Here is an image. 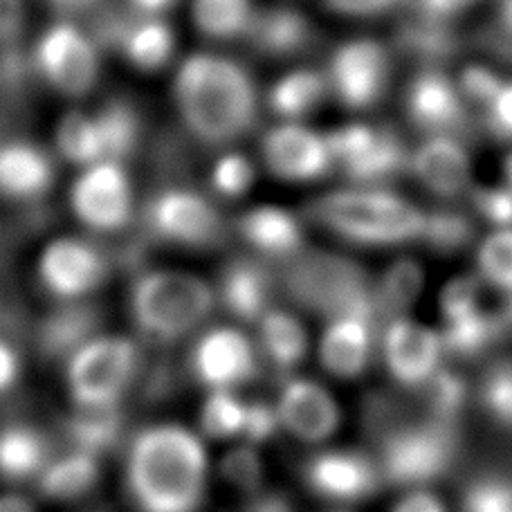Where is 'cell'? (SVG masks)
<instances>
[{
	"label": "cell",
	"instance_id": "cell-1",
	"mask_svg": "<svg viewBox=\"0 0 512 512\" xmlns=\"http://www.w3.org/2000/svg\"><path fill=\"white\" fill-rule=\"evenodd\" d=\"M173 102L187 131L209 146H230L259 120V88L250 70L216 52H196L173 77Z\"/></svg>",
	"mask_w": 512,
	"mask_h": 512
},
{
	"label": "cell",
	"instance_id": "cell-2",
	"mask_svg": "<svg viewBox=\"0 0 512 512\" xmlns=\"http://www.w3.org/2000/svg\"><path fill=\"white\" fill-rule=\"evenodd\" d=\"M207 477L203 438L185 425H151L128 447L126 486L140 512H198Z\"/></svg>",
	"mask_w": 512,
	"mask_h": 512
},
{
	"label": "cell",
	"instance_id": "cell-3",
	"mask_svg": "<svg viewBox=\"0 0 512 512\" xmlns=\"http://www.w3.org/2000/svg\"><path fill=\"white\" fill-rule=\"evenodd\" d=\"M369 434L376 445L373 459L384 483L400 488H427L441 481L459 461V425L429 414L409 416L398 400L376 396L367 411Z\"/></svg>",
	"mask_w": 512,
	"mask_h": 512
},
{
	"label": "cell",
	"instance_id": "cell-4",
	"mask_svg": "<svg viewBox=\"0 0 512 512\" xmlns=\"http://www.w3.org/2000/svg\"><path fill=\"white\" fill-rule=\"evenodd\" d=\"M310 216L342 239L369 245V248H391L420 241L425 225V212L387 187L353 185L319 196L310 205Z\"/></svg>",
	"mask_w": 512,
	"mask_h": 512
},
{
	"label": "cell",
	"instance_id": "cell-5",
	"mask_svg": "<svg viewBox=\"0 0 512 512\" xmlns=\"http://www.w3.org/2000/svg\"><path fill=\"white\" fill-rule=\"evenodd\" d=\"M283 288L299 306L324 315L326 319L367 315L378 322L373 283L364 268L346 256L301 250L297 256L288 259Z\"/></svg>",
	"mask_w": 512,
	"mask_h": 512
},
{
	"label": "cell",
	"instance_id": "cell-6",
	"mask_svg": "<svg viewBox=\"0 0 512 512\" xmlns=\"http://www.w3.org/2000/svg\"><path fill=\"white\" fill-rule=\"evenodd\" d=\"M216 304L205 279L182 270H151L131 290V315L153 340L176 342L203 326Z\"/></svg>",
	"mask_w": 512,
	"mask_h": 512
},
{
	"label": "cell",
	"instance_id": "cell-7",
	"mask_svg": "<svg viewBox=\"0 0 512 512\" xmlns=\"http://www.w3.org/2000/svg\"><path fill=\"white\" fill-rule=\"evenodd\" d=\"M137 371V346L124 335H93L66 360V387L77 407H117Z\"/></svg>",
	"mask_w": 512,
	"mask_h": 512
},
{
	"label": "cell",
	"instance_id": "cell-8",
	"mask_svg": "<svg viewBox=\"0 0 512 512\" xmlns=\"http://www.w3.org/2000/svg\"><path fill=\"white\" fill-rule=\"evenodd\" d=\"M335 164L353 185L387 187L409 171V151L402 137L389 126L346 124L326 133Z\"/></svg>",
	"mask_w": 512,
	"mask_h": 512
},
{
	"label": "cell",
	"instance_id": "cell-9",
	"mask_svg": "<svg viewBox=\"0 0 512 512\" xmlns=\"http://www.w3.org/2000/svg\"><path fill=\"white\" fill-rule=\"evenodd\" d=\"M34 70L57 93L88 95L99 79V45L70 21L52 23L34 45Z\"/></svg>",
	"mask_w": 512,
	"mask_h": 512
},
{
	"label": "cell",
	"instance_id": "cell-10",
	"mask_svg": "<svg viewBox=\"0 0 512 512\" xmlns=\"http://www.w3.org/2000/svg\"><path fill=\"white\" fill-rule=\"evenodd\" d=\"M328 93L351 111L376 106L391 79V52L376 39H353L337 45L326 68Z\"/></svg>",
	"mask_w": 512,
	"mask_h": 512
},
{
	"label": "cell",
	"instance_id": "cell-11",
	"mask_svg": "<svg viewBox=\"0 0 512 512\" xmlns=\"http://www.w3.org/2000/svg\"><path fill=\"white\" fill-rule=\"evenodd\" d=\"M405 111L427 137L447 135L465 142L474 131L472 108L445 68H418L407 86Z\"/></svg>",
	"mask_w": 512,
	"mask_h": 512
},
{
	"label": "cell",
	"instance_id": "cell-12",
	"mask_svg": "<svg viewBox=\"0 0 512 512\" xmlns=\"http://www.w3.org/2000/svg\"><path fill=\"white\" fill-rule=\"evenodd\" d=\"M70 207L88 230H122L133 216V185L124 164L99 160L81 167L70 189Z\"/></svg>",
	"mask_w": 512,
	"mask_h": 512
},
{
	"label": "cell",
	"instance_id": "cell-13",
	"mask_svg": "<svg viewBox=\"0 0 512 512\" xmlns=\"http://www.w3.org/2000/svg\"><path fill=\"white\" fill-rule=\"evenodd\" d=\"M149 223L160 239L185 248H212L225 234L223 216L194 189L171 187L149 205Z\"/></svg>",
	"mask_w": 512,
	"mask_h": 512
},
{
	"label": "cell",
	"instance_id": "cell-14",
	"mask_svg": "<svg viewBox=\"0 0 512 512\" xmlns=\"http://www.w3.org/2000/svg\"><path fill=\"white\" fill-rule=\"evenodd\" d=\"M106 261L93 243L77 236H59L45 245L39 256L43 288L59 301H81L102 286Z\"/></svg>",
	"mask_w": 512,
	"mask_h": 512
},
{
	"label": "cell",
	"instance_id": "cell-15",
	"mask_svg": "<svg viewBox=\"0 0 512 512\" xmlns=\"http://www.w3.org/2000/svg\"><path fill=\"white\" fill-rule=\"evenodd\" d=\"M263 160L274 176L310 182L326 176L335 164L326 135L299 122H281L263 135Z\"/></svg>",
	"mask_w": 512,
	"mask_h": 512
},
{
	"label": "cell",
	"instance_id": "cell-16",
	"mask_svg": "<svg viewBox=\"0 0 512 512\" xmlns=\"http://www.w3.org/2000/svg\"><path fill=\"white\" fill-rule=\"evenodd\" d=\"M443 353L441 333L414 319L396 317L382 326L384 364L405 387H423L441 369Z\"/></svg>",
	"mask_w": 512,
	"mask_h": 512
},
{
	"label": "cell",
	"instance_id": "cell-17",
	"mask_svg": "<svg viewBox=\"0 0 512 512\" xmlns=\"http://www.w3.org/2000/svg\"><path fill=\"white\" fill-rule=\"evenodd\" d=\"M259 358L250 337L239 328L207 331L191 353V369L207 389H236L256 376Z\"/></svg>",
	"mask_w": 512,
	"mask_h": 512
},
{
	"label": "cell",
	"instance_id": "cell-18",
	"mask_svg": "<svg viewBox=\"0 0 512 512\" xmlns=\"http://www.w3.org/2000/svg\"><path fill=\"white\" fill-rule=\"evenodd\" d=\"M306 481L317 495L342 504L371 497L384 486L373 454L360 450H326L306 463Z\"/></svg>",
	"mask_w": 512,
	"mask_h": 512
},
{
	"label": "cell",
	"instance_id": "cell-19",
	"mask_svg": "<svg viewBox=\"0 0 512 512\" xmlns=\"http://www.w3.org/2000/svg\"><path fill=\"white\" fill-rule=\"evenodd\" d=\"M393 30V48L418 68H445L463 50V36L450 18L423 12L411 0Z\"/></svg>",
	"mask_w": 512,
	"mask_h": 512
},
{
	"label": "cell",
	"instance_id": "cell-20",
	"mask_svg": "<svg viewBox=\"0 0 512 512\" xmlns=\"http://www.w3.org/2000/svg\"><path fill=\"white\" fill-rule=\"evenodd\" d=\"M277 411L281 427L308 443L326 441L340 425V409L322 384L292 378L281 387Z\"/></svg>",
	"mask_w": 512,
	"mask_h": 512
},
{
	"label": "cell",
	"instance_id": "cell-21",
	"mask_svg": "<svg viewBox=\"0 0 512 512\" xmlns=\"http://www.w3.org/2000/svg\"><path fill=\"white\" fill-rule=\"evenodd\" d=\"M409 171L441 198L461 196L472 182V162L463 140L434 135L409 155Z\"/></svg>",
	"mask_w": 512,
	"mask_h": 512
},
{
	"label": "cell",
	"instance_id": "cell-22",
	"mask_svg": "<svg viewBox=\"0 0 512 512\" xmlns=\"http://www.w3.org/2000/svg\"><path fill=\"white\" fill-rule=\"evenodd\" d=\"M376 326V319L367 315H342L328 319L322 349H319L324 367L340 378L362 376L373 355Z\"/></svg>",
	"mask_w": 512,
	"mask_h": 512
},
{
	"label": "cell",
	"instance_id": "cell-23",
	"mask_svg": "<svg viewBox=\"0 0 512 512\" xmlns=\"http://www.w3.org/2000/svg\"><path fill=\"white\" fill-rule=\"evenodd\" d=\"M250 43L265 57H292L304 52L315 39V27L301 9L292 5L256 7L248 34Z\"/></svg>",
	"mask_w": 512,
	"mask_h": 512
},
{
	"label": "cell",
	"instance_id": "cell-24",
	"mask_svg": "<svg viewBox=\"0 0 512 512\" xmlns=\"http://www.w3.org/2000/svg\"><path fill=\"white\" fill-rule=\"evenodd\" d=\"M54 164L41 146L14 140L0 146V194L12 200H36L52 187Z\"/></svg>",
	"mask_w": 512,
	"mask_h": 512
},
{
	"label": "cell",
	"instance_id": "cell-25",
	"mask_svg": "<svg viewBox=\"0 0 512 512\" xmlns=\"http://www.w3.org/2000/svg\"><path fill=\"white\" fill-rule=\"evenodd\" d=\"M274 279L265 265L252 259H236L221 274L218 299L234 317L259 322L272 308Z\"/></svg>",
	"mask_w": 512,
	"mask_h": 512
},
{
	"label": "cell",
	"instance_id": "cell-26",
	"mask_svg": "<svg viewBox=\"0 0 512 512\" xmlns=\"http://www.w3.org/2000/svg\"><path fill=\"white\" fill-rule=\"evenodd\" d=\"M243 241L270 259H292L304 250V230L288 209L261 205L245 212L239 221Z\"/></svg>",
	"mask_w": 512,
	"mask_h": 512
},
{
	"label": "cell",
	"instance_id": "cell-27",
	"mask_svg": "<svg viewBox=\"0 0 512 512\" xmlns=\"http://www.w3.org/2000/svg\"><path fill=\"white\" fill-rule=\"evenodd\" d=\"M117 48L137 70L155 72L167 66L176 52V34L162 16L142 14L128 23Z\"/></svg>",
	"mask_w": 512,
	"mask_h": 512
},
{
	"label": "cell",
	"instance_id": "cell-28",
	"mask_svg": "<svg viewBox=\"0 0 512 512\" xmlns=\"http://www.w3.org/2000/svg\"><path fill=\"white\" fill-rule=\"evenodd\" d=\"M50 461V445L39 429L7 425L0 429V477L7 481L36 479Z\"/></svg>",
	"mask_w": 512,
	"mask_h": 512
},
{
	"label": "cell",
	"instance_id": "cell-29",
	"mask_svg": "<svg viewBox=\"0 0 512 512\" xmlns=\"http://www.w3.org/2000/svg\"><path fill=\"white\" fill-rule=\"evenodd\" d=\"M328 93L326 72L297 68L283 75L268 90V106L283 122H299L322 104Z\"/></svg>",
	"mask_w": 512,
	"mask_h": 512
},
{
	"label": "cell",
	"instance_id": "cell-30",
	"mask_svg": "<svg viewBox=\"0 0 512 512\" xmlns=\"http://www.w3.org/2000/svg\"><path fill=\"white\" fill-rule=\"evenodd\" d=\"M36 479H39V488L48 499H79L93 490L99 479V456L75 447L68 454L50 459Z\"/></svg>",
	"mask_w": 512,
	"mask_h": 512
},
{
	"label": "cell",
	"instance_id": "cell-31",
	"mask_svg": "<svg viewBox=\"0 0 512 512\" xmlns=\"http://www.w3.org/2000/svg\"><path fill=\"white\" fill-rule=\"evenodd\" d=\"M256 324H259L261 351L279 371L295 369L304 360L308 337L295 315L272 306Z\"/></svg>",
	"mask_w": 512,
	"mask_h": 512
},
{
	"label": "cell",
	"instance_id": "cell-32",
	"mask_svg": "<svg viewBox=\"0 0 512 512\" xmlns=\"http://www.w3.org/2000/svg\"><path fill=\"white\" fill-rule=\"evenodd\" d=\"M423 288V268L411 259H400L384 272L378 286H373L378 322L384 326L391 319L405 317Z\"/></svg>",
	"mask_w": 512,
	"mask_h": 512
},
{
	"label": "cell",
	"instance_id": "cell-33",
	"mask_svg": "<svg viewBox=\"0 0 512 512\" xmlns=\"http://www.w3.org/2000/svg\"><path fill=\"white\" fill-rule=\"evenodd\" d=\"M254 0H191V18L212 39L245 36L254 21Z\"/></svg>",
	"mask_w": 512,
	"mask_h": 512
},
{
	"label": "cell",
	"instance_id": "cell-34",
	"mask_svg": "<svg viewBox=\"0 0 512 512\" xmlns=\"http://www.w3.org/2000/svg\"><path fill=\"white\" fill-rule=\"evenodd\" d=\"M104 146V160L124 162L140 142V115L124 99H111L95 113Z\"/></svg>",
	"mask_w": 512,
	"mask_h": 512
},
{
	"label": "cell",
	"instance_id": "cell-35",
	"mask_svg": "<svg viewBox=\"0 0 512 512\" xmlns=\"http://www.w3.org/2000/svg\"><path fill=\"white\" fill-rule=\"evenodd\" d=\"M441 337L445 351L461 355V358H474L504 340L495 313H486L483 308L445 322Z\"/></svg>",
	"mask_w": 512,
	"mask_h": 512
},
{
	"label": "cell",
	"instance_id": "cell-36",
	"mask_svg": "<svg viewBox=\"0 0 512 512\" xmlns=\"http://www.w3.org/2000/svg\"><path fill=\"white\" fill-rule=\"evenodd\" d=\"M57 149L68 162L77 167L104 160V146L95 113L70 111L57 124Z\"/></svg>",
	"mask_w": 512,
	"mask_h": 512
},
{
	"label": "cell",
	"instance_id": "cell-37",
	"mask_svg": "<svg viewBox=\"0 0 512 512\" xmlns=\"http://www.w3.org/2000/svg\"><path fill=\"white\" fill-rule=\"evenodd\" d=\"M248 402L236 396L234 389H209L200 407V427L209 438H239L245 423Z\"/></svg>",
	"mask_w": 512,
	"mask_h": 512
},
{
	"label": "cell",
	"instance_id": "cell-38",
	"mask_svg": "<svg viewBox=\"0 0 512 512\" xmlns=\"http://www.w3.org/2000/svg\"><path fill=\"white\" fill-rule=\"evenodd\" d=\"M425 398V414L434 416L445 423L459 425V418L468 402V384L461 376L452 371L438 369L432 378H429L423 387Z\"/></svg>",
	"mask_w": 512,
	"mask_h": 512
},
{
	"label": "cell",
	"instance_id": "cell-39",
	"mask_svg": "<svg viewBox=\"0 0 512 512\" xmlns=\"http://www.w3.org/2000/svg\"><path fill=\"white\" fill-rule=\"evenodd\" d=\"M70 434L75 438V447L99 456L120 434L117 407H77Z\"/></svg>",
	"mask_w": 512,
	"mask_h": 512
},
{
	"label": "cell",
	"instance_id": "cell-40",
	"mask_svg": "<svg viewBox=\"0 0 512 512\" xmlns=\"http://www.w3.org/2000/svg\"><path fill=\"white\" fill-rule=\"evenodd\" d=\"M474 227L465 214L456 209H434L425 214V225L420 241L438 254H454L472 241Z\"/></svg>",
	"mask_w": 512,
	"mask_h": 512
},
{
	"label": "cell",
	"instance_id": "cell-41",
	"mask_svg": "<svg viewBox=\"0 0 512 512\" xmlns=\"http://www.w3.org/2000/svg\"><path fill=\"white\" fill-rule=\"evenodd\" d=\"M90 324H93V317L84 306H79V301H66V306L45 326V346L54 353L70 355L93 337V333H88Z\"/></svg>",
	"mask_w": 512,
	"mask_h": 512
},
{
	"label": "cell",
	"instance_id": "cell-42",
	"mask_svg": "<svg viewBox=\"0 0 512 512\" xmlns=\"http://www.w3.org/2000/svg\"><path fill=\"white\" fill-rule=\"evenodd\" d=\"M479 272L490 286L512 292V230H497L479 248Z\"/></svg>",
	"mask_w": 512,
	"mask_h": 512
},
{
	"label": "cell",
	"instance_id": "cell-43",
	"mask_svg": "<svg viewBox=\"0 0 512 512\" xmlns=\"http://www.w3.org/2000/svg\"><path fill=\"white\" fill-rule=\"evenodd\" d=\"M209 182L218 196L241 198L254 185V164L239 151H225L214 162Z\"/></svg>",
	"mask_w": 512,
	"mask_h": 512
},
{
	"label": "cell",
	"instance_id": "cell-44",
	"mask_svg": "<svg viewBox=\"0 0 512 512\" xmlns=\"http://www.w3.org/2000/svg\"><path fill=\"white\" fill-rule=\"evenodd\" d=\"M463 512H512V479L488 474L465 490Z\"/></svg>",
	"mask_w": 512,
	"mask_h": 512
},
{
	"label": "cell",
	"instance_id": "cell-45",
	"mask_svg": "<svg viewBox=\"0 0 512 512\" xmlns=\"http://www.w3.org/2000/svg\"><path fill=\"white\" fill-rule=\"evenodd\" d=\"M481 400L497 423L512 427V362H499L486 373Z\"/></svg>",
	"mask_w": 512,
	"mask_h": 512
},
{
	"label": "cell",
	"instance_id": "cell-46",
	"mask_svg": "<svg viewBox=\"0 0 512 512\" xmlns=\"http://www.w3.org/2000/svg\"><path fill=\"white\" fill-rule=\"evenodd\" d=\"M506 77H501L495 68L486 66V63H470L461 70V75L456 77V84H459V90L465 97V102L470 104V108H479L483 111L492 97L497 95V90L504 84Z\"/></svg>",
	"mask_w": 512,
	"mask_h": 512
},
{
	"label": "cell",
	"instance_id": "cell-47",
	"mask_svg": "<svg viewBox=\"0 0 512 512\" xmlns=\"http://www.w3.org/2000/svg\"><path fill=\"white\" fill-rule=\"evenodd\" d=\"M223 474L225 479L234 483L241 490H254L259 488L263 477V465L259 454H256L254 445L245 443L243 447H236L223 461Z\"/></svg>",
	"mask_w": 512,
	"mask_h": 512
},
{
	"label": "cell",
	"instance_id": "cell-48",
	"mask_svg": "<svg viewBox=\"0 0 512 512\" xmlns=\"http://www.w3.org/2000/svg\"><path fill=\"white\" fill-rule=\"evenodd\" d=\"M479 308H481V279L477 277L454 279L450 286L443 290L441 310H443L445 322L463 315H470Z\"/></svg>",
	"mask_w": 512,
	"mask_h": 512
},
{
	"label": "cell",
	"instance_id": "cell-49",
	"mask_svg": "<svg viewBox=\"0 0 512 512\" xmlns=\"http://www.w3.org/2000/svg\"><path fill=\"white\" fill-rule=\"evenodd\" d=\"M481 41L495 57L512 61V0H495V12L483 27Z\"/></svg>",
	"mask_w": 512,
	"mask_h": 512
},
{
	"label": "cell",
	"instance_id": "cell-50",
	"mask_svg": "<svg viewBox=\"0 0 512 512\" xmlns=\"http://www.w3.org/2000/svg\"><path fill=\"white\" fill-rule=\"evenodd\" d=\"M474 207L488 223L499 230H512V189L506 187H477L472 191Z\"/></svg>",
	"mask_w": 512,
	"mask_h": 512
},
{
	"label": "cell",
	"instance_id": "cell-51",
	"mask_svg": "<svg viewBox=\"0 0 512 512\" xmlns=\"http://www.w3.org/2000/svg\"><path fill=\"white\" fill-rule=\"evenodd\" d=\"M281 420L277 405H268V402H248L245 409V423L241 438L248 445H261L279 432Z\"/></svg>",
	"mask_w": 512,
	"mask_h": 512
},
{
	"label": "cell",
	"instance_id": "cell-52",
	"mask_svg": "<svg viewBox=\"0 0 512 512\" xmlns=\"http://www.w3.org/2000/svg\"><path fill=\"white\" fill-rule=\"evenodd\" d=\"M483 122L499 140L512 142V79H504L492 102L483 108Z\"/></svg>",
	"mask_w": 512,
	"mask_h": 512
},
{
	"label": "cell",
	"instance_id": "cell-53",
	"mask_svg": "<svg viewBox=\"0 0 512 512\" xmlns=\"http://www.w3.org/2000/svg\"><path fill=\"white\" fill-rule=\"evenodd\" d=\"M409 0H324V5L333 14L351 16V18H371L389 12L405 9Z\"/></svg>",
	"mask_w": 512,
	"mask_h": 512
},
{
	"label": "cell",
	"instance_id": "cell-54",
	"mask_svg": "<svg viewBox=\"0 0 512 512\" xmlns=\"http://www.w3.org/2000/svg\"><path fill=\"white\" fill-rule=\"evenodd\" d=\"M25 18L23 0H0V43L14 41L21 34Z\"/></svg>",
	"mask_w": 512,
	"mask_h": 512
},
{
	"label": "cell",
	"instance_id": "cell-55",
	"mask_svg": "<svg viewBox=\"0 0 512 512\" xmlns=\"http://www.w3.org/2000/svg\"><path fill=\"white\" fill-rule=\"evenodd\" d=\"M21 378V355L12 344L0 340V393L14 387Z\"/></svg>",
	"mask_w": 512,
	"mask_h": 512
},
{
	"label": "cell",
	"instance_id": "cell-56",
	"mask_svg": "<svg viewBox=\"0 0 512 512\" xmlns=\"http://www.w3.org/2000/svg\"><path fill=\"white\" fill-rule=\"evenodd\" d=\"M474 3L477 0H411V5L423 9V12L438 18H450V21H456V16H461Z\"/></svg>",
	"mask_w": 512,
	"mask_h": 512
},
{
	"label": "cell",
	"instance_id": "cell-57",
	"mask_svg": "<svg viewBox=\"0 0 512 512\" xmlns=\"http://www.w3.org/2000/svg\"><path fill=\"white\" fill-rule=\"evenodd\" d=\"M241 512H297L295 504L281 492H261Z\"/></svg>",
	"mask_w": 512,
	"mask_h": 512
},
{
	"label": "cell",
	"instance_id": "cell-58",
	"mask_svg": "<svg viewBox=\"0 0 512 512\" xmlns=\"http://www.w3.org/2000/svg\"><path fill=\"white\" fill-rule=\"evenodd\" d=\"M393 512H445V506L432 495V492L416 488L411 495H407L396 508H393Z\"/></svg>",
	"mask_w": 512,
	"mask_h": 512
},
{
	"label": "cell",
	"instance_id": "cell-59",
	"mask_svg": "<svg viewBox=\"0 0 512 512\" xmlns=\"http://www.w3.org/2000/svg\"><path fill=\"white\" fill-rule=\"evenodd\" d=\"M495 317H497L501 337H504V340H506V337L512 335V292H506L504 304H501V308L497 310Z\"/></svg>",
	"mask_w": 512,
	"mask_h": 512
},
{
	"label": "cell",
	"instance_id": "cell-60",
	"mask_svg": "<svg viewBox=\"0 0 512 512\" xmlns=\"http://www.w3.org/2000/svg\"><path fill=\"white\" fill-rule=\"evenodd\" d=\"M133 7L137 9L140 14H149V16H160L162 12H167V9L176 3V0H131Z\"/></svg>",
	"mask_w": 512,
	"mask_h": 512
},
{
	"label": "cell",
	"instance_id": "cell-61",
	"mask_svg": "<svg viewBox=\"0 0 512 512\" xmlns=\"http://www.w3.org/2000/svg\"><path fill=\"white\" fill-rule=\"evenodd\" d=\"M0 512H36L34 506L21 495H0Z\"/></svg>",
	"mask_w": 512,
	"mask_h": 512
},
{
	"label": "cell",
	"instance_id": "cell-62",
	"mask_svg": "<svg viewBox=\"0 0 512 512\" xmlns=\"http://www.w3.org/2000/svg\"><path fill=\"white\" fill-rule=\"evenodd\" d=\"M50 3L61 9V12H84V9L99 3V0H50Z\"/></svg>",
	"mask_w": 512,
	"mask_h": 512
},
{
	"label": "cell",
	"instance_id": "cell-63",
	"mask_svg": "<svg viewBox=\"0 0 512 512\" xmlns=\"http://www.w3.org/2000/svg\"><path fill=\"white\" fill-rule=\"evenodd\" d=\"M504 173H506V185L512 189V153H508V158L504 162Z\"/></svg>",
	"mask_w": 512,
	"mask_h": 512
}]
</instances>
